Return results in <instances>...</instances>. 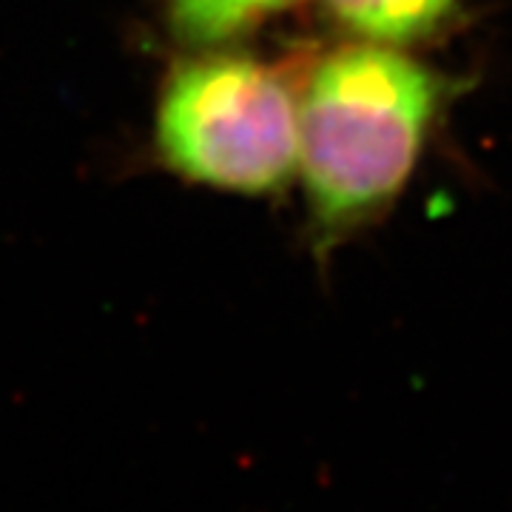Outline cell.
I'll return each mask as SVG.
<instances>
[{
  "label": "cell",
  "instance_id": "1",
  "mask_svg": "<svg viewBox=\"0 0 512 512\" xmlns=\"http://www.w3.org/2000/svg\"><path fill=\"white\" fill-rule=\"evenodd\" d=\"M464 86L407 49L370 40H350L313 66L299 94V174L316 251L393 208Z\"/></svg>",
  "mask_w": 512,
  "mask_h": 512
},
{
  "label": "cell",
  "instance_id": "2",
  "mask_svg": "<svg viewBox=\"0 0 512 512\" xmlns=\"http://www.w3.org/2000/svg\"><path fill=\"white\" fill-rule=\"evenodd\" d=\"M157 148L191 183L274 194L299 171V97L262 60L197 49L165 83Z\"/></svg>",
  "mask_w": 512,
  "mask_h": 512
},
{
  "label": "cell",
  "instance_id": "3",
  "mask_svg": "<svg viewBox=\"0 0 512 512\" xmlns=\"http://www.w3.org/2000/svg\"><path fill=\"white\" fill-rule=\"evenodd\" d=\"M353 40L410 49L444 37L461 20V0H322Z\"/></svg>",
  "mask_w": 512,
  "mask_h": 512
},
{
  "label": "cell",
  "instance_id": "4",
  "mask_svg": "<svg viewBox=\"0 0 512 512\" xmlns=\"http://www.w3.org/2000/svg\"><path fill=\"white\" fill-rule=\"evenodd\" d=\"M299 0H168V29L183 46L217 49Z\"/></svg>",
  "mask_w": 512,
  "mask_h": 512
}]
</instances>
